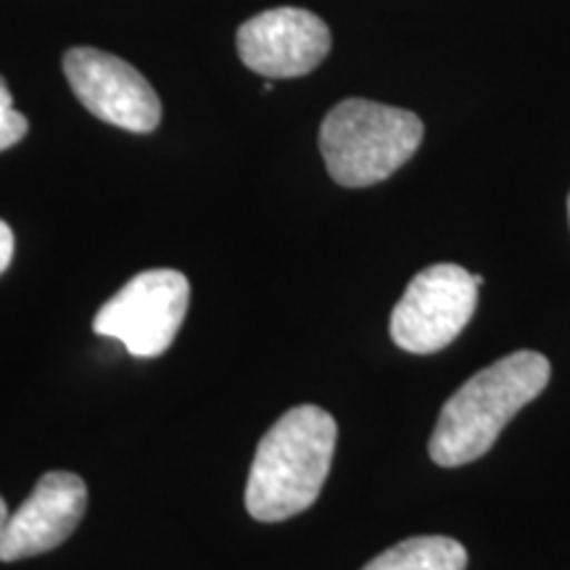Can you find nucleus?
Segmentation results:
<instances>
[{"mask_svg":"<svg viewBox=\"0 0 570 570\" xmlns=\"http://www.w3.org/2000/svg\"><path fill=\"white\" fill-rule=\"evenodd\" d=\"M338 425L317 404L288 410L256 446L246 481V510L262 523H281L309 510L325 487Z\"/></svg>","mask_w":570,"mask_h":570,"instance_id":"obj_1","label":"nucleus"},{"mask_svg":"<svg viewBox=\"0 0 570 570\" xmlns=\"http://www.w3.org/2000/svg\"><path fill=\"white\" fill-rule=\"evenodd\" d=\"M552 365L539 352H512L454 391L441 410L428 454L441 468L483 458L504 425L547 389Z\"/></svg>","mask_w":570,"mask_h":570,"instance_id":"obj_2","label":"nucleus"},{"mask_svg":"<svg viewBox=\"0 0 570 570\" xmlns=\"http://www.w3.org/2000/svg\"><path fill=\"white\" fill-rule=\"evenodd\" d=\"M417 114L396 106L348 98L327 111L320 127V154L344 188H367L402 169L423 142Z\"/></svg>","mask_w":570,"mask_h":570,"instance_id":"obj_3","label":"nucleus"},{"mask_svg":"<svg viewBox=\"0 0 570 570\" xmlns=\"http://www.w3.org/2000/svg\"><path fill=\"white\" fill-rule=\"evenodd\" d=\"M190 283L177 269H146L101 306L92 331L125 344L132 356H159L188 315Z\"/></svg>","mask_w":570,"mask_h":570,"instance_id":"obj_4","label":"nucleus"},{"mask_svg":"<svg viewBox=\"0 0 570 570\" xmlns=\"http://www.w3.org/2000/svg\"><path fill=\"white\" fill-rule=\"evenodd\" d=\"M479 281L460 265H431L412 277L391 312V338L410 354H436L465 331Z\"/></svg>","mask_w":570,"mask_h":570,"instance_id":"obj_5","label":"nucleus"},{"mask_svg":"<svg viewBox=\"0 0 570 570\" xmlns=\"http://www.w3.org/2000/svg\"><path fill=\"white\" fill-rule=\"evenodd\" d=\"M69 88L92 117L127 132H154L161 122V101L132 63L98 48L63 53Z\"/></svg>","mask_w":570,"mask_h":570,"instance_id":"obj_6","label":"nucleus"},{"mask_svg":"<svg viewBox=\"0 0 570 570\" xmlns=\"http://www.w3.org/2000/svg\"><path fill=\"white\" fill-rule=\"evenodd\" d=\"M331 46L333 38L325 21L291 6L256 13L238 30L240 61L267 80L309 75L325 61Z\"/></svg>","mask_w":570,"mask_h":570,"instance_id":"obj_7","label":"nucleus"},{"mask_svg":"<svg viewBox=\"0 0 570 570\" xmlns=\"http://www.w3.org/2000/svg\"><path fill=\"white\" fill-rule=\"evenodd\" d=\"M88 510V487L80 475L51 470L32 494L9 512L0 529V562L38 558L71 537Z\"/></svg>","mask_w":570,"mask_h":570,"instance_id":"obj_8","label":"nucleus"},{"mask_svg":"<svg viewBox=\"0 0 570 570\" xmlns=\"http://www.w3.org/2000/svg\"><path fill=\"white\" fill-rule=\"evenodd\" d=\"M468 552L458 539L412 537L381 552L362 570H465Z\"/></svg>","mask_w":570,"mask_h":570,"instance_id":"obj_9","label":"nucleus"},{"mask_svg":"<svg viewBox=\"0 0 570 570\" xmlns=\"http://www.w3.org/2000/svg\"><path fill=\"white\" fill-rule=\"evenodd\" d=\"M27 130H30L27 117L13 109L9 85H6L3 77H0V151L17 146V142L27 135Z\"/></svg>","mask_w":570,"mask_h":570,"instance_id":"obj_10","label":"nucleus"},{"mask_svg":"<svg viewBox=\"0 0 570 570\" xmlns=\"http://www.w3.org/2000/svg\"><path fill=\"white\" fill-rule=\"evenodd\" d=\"M13 248H17V240H13V230L0 219V275L6 273L13 259Z\"/></svg>","mask_w":570,"mask_h":570,"instance_id":"obj_11","label":"nucleus"},{"mask_svg":"<svg viewBox=\"0 0 570 570\" xmlns=\"http://www.w3.org/2000/svg\"><path fill=\"white\" fill-rule=\"evenodd\" d=\"M6 518H9V508H6V502H3V497H0V529H3V523H6Z\"/></svg>","mask_w":570,"mask_h":570,"instance_id":"obj_12","label":"nucleus"},{"mask_svg":"<svg viewBox=\"0 0 570 570\" xmlns=\"http://www.w3.org/2000/svg\"><path fill=\"white\" fill-rule=\"evenodd\" d=\"M568 219H570V196H568Z\"/></svg>","mask_w":570,"mask_h":570,"instance_id":"obj_13","label":"nucleus"}]
</instances>
